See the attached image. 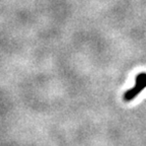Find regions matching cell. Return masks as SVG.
Returning a JSON list of instances; mask_svg holds the SVG:
<instances>
[{
  "mask_svg": "<svg viewBox=\"0 0 146 146\" xmlns=\"http://www.w3.org/2000/svg\"><path fill=\"white\" fill-rule=\"evenodd\" d=\"M146 88V72H141L135 78V85L132 88L128 89L123 96L125 102L133 100L138 94H140Z\"/></svg>",
  "mask_w": 146,
  "mask_h": 146,
  "instance_id": "6da1fadb",
  "label": "cell"
}]
</instances>
